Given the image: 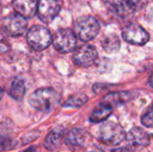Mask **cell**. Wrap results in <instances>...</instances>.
I'll list each match as a JSON object with an SVG mask.
<instances>
[{"instance_id": "cell-21", "label": "cell", "mask_w": 153, "mask_h": 152, "mask_svg": "<svg viewBox=\"0 0 153 152\" xmlns=\"http://www.w3.org/2000/svg\"><path fill=\"white\" fill-rule=\"evenodd\" d=\"M10 44L4 31L0 30V54L5 53L9 50Z\"/></svg>"}, {"instance_id": "cell-25", "label": "cell", "mask_w": 153, "mask_h": 152, "mask_svg": "<svg viewBox=\"0 0 153 152\" xmlns=\"http://www.w3.org/2000/svg\"><path fill=\"white\" fill-rule=\"evenodd\" d=\"M24 152H39V151L35 148V147H31L28 150H26Z\"/></svg>"}, {"instance_id": "cell-11", "label": "cell", "mask_w": 153, "mask_h": 152, "mask_svg": "<svg viewBox=\"0 0 153 152\" xmlns=\"http://www.w3.org/2000/svg\"><path fill=\"white\" fill-rule=\"evenodd\" d=\"M87 132L82 128L72 129L65 137V143L71 150H77L83 147L87 141Z\"/></svg>"}, {"instance_id": "cell-22", "label": "cell", "mask_w": 153, "mask_h": 152, "mask_svg": "<svg viewBox=\"0 0 153 152\" xmlns=\"http://www.w3.org/2000/svg\"><path fill=\"white\" fill-rule=\"evenodd\" d=\"M142 124L146 127H149V128L152 127V107H150L148 111L143 116Z\"/></svg>"}, {"instance_id": "cell-8", "label": "cell", "mask_w": 153, "mask_h": 152, "mask_svg": "<svg viewBox=\"0 0 153 152\" xmlns=\"http://www.w3.org/2000/svg\"><path fill=\"white\" fill-rule=\"evenodd\" d=\"M122 35L126 41L134 45L143 46L150 40L149 33L141 25L136 23L126 25L122 30Z\"/></svg>"}, {"instance_id": "cell-15", "label": "cell", "mask_w": 153, "mask_h": 152, "mask_svg": "<svg viewBox=\"0 0 153 152\" xmlns=\"http://www.w3.org/2000/svg\"><path fill=\"white\" fill-rule=\"evenodd\" d=\"M133 99V93L129 91H120V92H113L108 95H107L102 102L108 104L112 108L117 105L125 104L130 99Z\"/></svg>"}, {"instance_id": "cell-9", "label": "cell", "mask_w": 153, "mask_h": 152, "mask_svg": "<svg viewBox=\"0 0 153 152\" xmlns=\"http://www.w3.org/2000/svg\"><path fill=\"white\" fill-rule=\"evenodd\" d=\"M98 51L93 46L83 45L75 49L74 62L82 67H89L94 65L98 59Z\"/></svg>"}, {"instance_id": "cell-27", "label": "cell", "mask_w": 153, "mask_h": 152, "mask_svg": "<svg viewBox=\"0 0 153 152\" xmlns=\"http://www.w3.org/2000/svg\"><path fill=\"white\" fill-rule=\"evenodd\" d=\"M91 152H96V151H91Z\"/></svg>"}, {"instance_id": "cell-5", "label": "cell", "mask_w": 153, "mask_h": 152, "mask_svg": "<svg viewBox=\"0 0 153 152\" xmlns=\"http://www.w3.org/2000/svg\"><path fill=\"white\" fill-rule=\"evenodd\" d=\"M54 47L61 53H68L74 49L76 45V35L72 30L59 29L52 38Z\"/></svg>"}, {"instance_id": "cell-1", "label": "cell", "mask_w": 153, "mask_h": 152, "mask_svg": "<svg viewBox=\"0 0 153 152\" xmlns=\"http://www.w3.org/2000/svg\"><path fill=\"white\" fill-rule=\"evenodd\" d=\"M60 95L51 88H41L35 90L29 98L30 105L36 110L48 113L53 111L60 103Z\"/></svg>"}, {"instance_id": "cell-10", "label": "cell", "mask_w": 153, "mask_h": 152, "mask_svg": "<svg viewBox=\"0 0 153 152\" xmlns=\"http://www.w3.org/2000/svg\"><path fill=\"white\" fill-rule=\"evenodd\" d=\"M105 4L113 13L121 18L131 16L135 12L129 0H105Z\"/></svg>"}, {"instance_id": "cell-18", "label": "cell", "mask_w": 153, "mask_h": 152, "mask_svg": "<svg viewBox=\"0 0 153 152\" xmlns=\"http://www.w3.org/2000/svg\"><path fill=\"white\" fill-rule=\"evenodd\" d=\"M101 46L106 52L115 53L120 48V39L116 34H108L102 39Z\"/></svg>"}, {"instance_id": "cell-13", "label": "cell", "mask_w": 153, "mask_h": 152, "mask_svg": "<svg viewBox=\"0 0 153 152\" xmlns=\"http://www.w3.org/2000/svg\"><path fill=\"white\" fill-rule=\"evenodd\" d=\"M37 0H13L14 11L24 18L32 17L37 11Z\"/></svg>"}, {"instance_id": "cell-3", "label": "cell", "mask_w": 153, "mask_h": 152, "mask_svg": "<svg viewBox=\"0 0 153 152\" xmlns=\"http://www.w3.org/2000/svg\"><path fill=\"white\" fill-rule=\"evenodd\" d=\"M99 138L101 142L108 146H117L125 140L126 132L119 124L106 122L100 128Z\"/></svg>"}, {"instance_id": "cell-12", "label": "cell", "mask_w": 153, "mask_h": 152, "mask_svg": "<svg viewBox=\"0 0 153 152\" xmlns=\"http://www.w3.org/2000/svg\"><path fill=\"white\" fill-rule=\"evenodd\" d=\"M126 140L129 144L137 147H145L151 142L149 133L140 127L132 128L126 135Z\"/></svg>"}, {"instance_id": "cell-14", "label": "cell", "mask_w": 153, "mask_h": 152, "mask_svg": "<svg viewBox=\"0 0 153 152\" xmlns=\"http://www.w3.org/2000/svg\"><path fill=\"white\" fill-rule=\"evenodd\" d=\"M62 141H63V130H61L60 128L54 129L46 137L44 142V147L50 151H56L60 147Z\"/></svg>"}, {"instance_id": "cell-24", "label": "cell", "mask_w": 153, "mask_h": 152, "mask_svg": "<svg viewBox=\"0 0 153 152\" xmlns=\"http://www.w3.org/2000/svg\"><path fill=\"white\" fill-rule=\"evenodd\" d=\"M112 152H133L131 150L127 149V148H118L114 150Z\"/></svg>"}, {"instance_id": "cell-7", "label": "cell", "mask_w": 153, "mask_h": 152, "mask_svg": "<svg viewBox=\"0 0 153 152\" xmlns=\"http://www.w3.org/2000/svg\"><path fill=\"white\" fill-rule=\"evenodd\" d=\"M60 9L57 0H39L36 13L42 22L49 24L58 15Z\"/></svg>"}, {"instance_id": "cell-17", "label": "cell", "mask_w": 153, "mask_h": 152, "mask_svg": "<svg viewBox=\"0 0 153 152\" xmlns=\"http://www.w3.org/2000/svg\"><path fill=\"white\" fill-rule=\"evenodd\" d=\"M25 82L22 79L20 78H16L14 79L12 83H11V87L9 90V95L17 101H20L22 99L24 94H25Z\"/></svg>"}, {"instance_id": "cell-23", "label": "cell", "mask_w": 153, "mask_h": 152, "mask_svg": "<svg viewBox=\"0 0 153 152\" xmlns=\"http://www.w3.org/2000/svg\"><path fill=\"white\" fill-rule=\"evenodd\" d=\"M149 1L150 0H129L130 4L134 8V10L143 9L144 6H146L148 4Z\"/></svg>"}, {"instance_id": "cell-20", "label": "cell", "mask_w": 153, "mask_h": 152, "mask_svg": "<svg viewBox=\"0 0 153 152\" xmlns=\"http://www.w3.org/2000/svg\"><path fill=\"white\" fill-rule=\"evenodd\" d=\"M13 147V142L11 139L0 135V152L9 151Z\"/></svg>"}, {"instance_id": "cell-16", "label": "cell", "mask_w": 153, "mask_h": 152, "mask_svg": "<svg viewBox=\"0 0 153 152\" xmlns=\"http://www.w3.org/2000/svg\"><path fill=\"white\" fill-rule=\"evenodd\" d=\"M113 111V108L108 104L101 102L91 113L90 116V121L91 123H100L105 121Z\"/></svg>"}, {"instance_id": "cell-19", "label": "cell", "mask_w": 153, "mask_h": 152, "mask_svg": "<svg viewBox=\"0 0 153 152\" xmlns=\"http://www.w3.org/2000/svg\"><path fill=\"white\" fill-rule=\"evenodd\" d=\"M88 101V97L85 94H75L71 96L63 105L65 108H81Z\"/></svg>"}, {"instance_id": "cell-6", "label": "cell", "mask_w": 153, "mask_h": 152, "mask_svg": "<svg viewBox=\"0 0 153 152\" xmlns=\"http://www.w3.org/2000/svg\"><path fill=\"white\" fill-rule=\"evenodd\" d=\"M26 18L16 13L8 14L3 19L4 32L11 37H18L22 35L27 30Z\"/></svg>"}, {"instance_id": "cell-4", "label": "cell", "mask_w": 153, "mask_h": 152, "mask_svg": "<svg viewBox=\"0 0 153 152\" xmlns=\"http://www.w3.org/2000/svg\"><path fill=\"white\" fill-rule=\"evenodd\" d=\"M27 42L32 49L42 51L48 47L52 43V36L47 28L40 25H35L27 32Z\"/></svg>"}, {"instance_id": "cell-2", "label": "cell", "mask_w": 153, "mask_h": 152, "mask_svg": "<svg viewBox=\"0 0 153 152\" xmlns=\"http://www.w3.org/2000/svg\"><path fill=\"white\" fill-rule=\"evenodd\" d=\"M74 34L82 41L92 40L100 32V26L99 22L92 16L85 15L79 17L74 24Z\"/></svg>"}, {"instance_id": "cell-26", "label": "cell", "mask_w": 153, "mask_h": 152, "mask_svg": "<svg viewBox=\"0 0 153 152\" xmlns=\"http://www.w3.org/2000/svg\"><path fill=\"white\" fill-rule=\"evenodd\" d=\"M3 95H4V91H3V90L0 88V100H1L2 98H3Z\"/></svg>"}]
</instances>
